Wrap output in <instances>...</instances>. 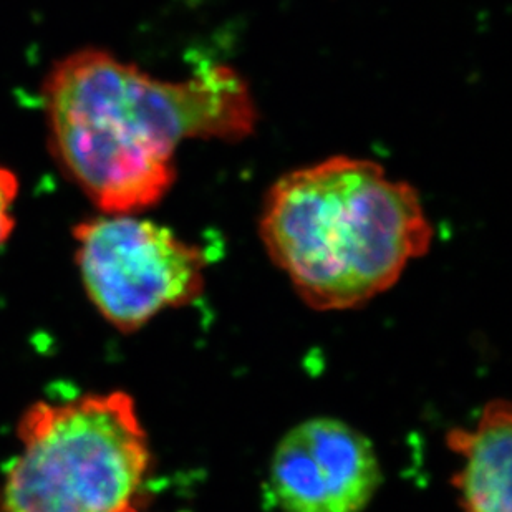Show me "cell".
<instances>
[{
  "label": "cell",
  "instance_id": "obj_1",
  "mask_svg": "<svg viewBox=\"0 0 512 512\" xmlns=\"http://www.w3.org/2000/svg\"><path fill=\"white\" fill-rule=\"evenodd\" d=\"M50 145L105 214H135L173 186L174 150L188 138L251 135L256 105L232 68L163 82L103 50L63 58L44 87Z\"/></svg>",
  "mask_w": 512,
  "mask_h": 512
},
{
  "label": "cell",
  "instance_id": "obj_2",
  "mask_svg": "<svg viewBox=\"0 0 512 512\" xmlns=\"http://www.w3.org/2000/svg\"><path fill=\"white\" fill-rule=\"evenodd\" d=\"M261 237L310 307L345 310L397 284L430 249L433 229L410 184L372 161L337 156L272 186Z\"/></svg>",
  "mask_w": 512,
  "mask_h": 512
},
{
  "label": "cell",
  "instance_id": "obj_3",
  "mask_svg": "<svg viewBox=\"0 0 512 512\" xmlns=\"http://www.w3.org/2000/svg\"><path fill=\"white\" fill-rule=\"evenodd\" d=\"M22 453L0 488V512H128L150 466L128 393L37 401L19 423Z\"/></svg>",
  "mask_w": 512,
  "mask_h": 512
},
{
  "label": "cell",
  "instance_id": "obj_4",
  "mask_svg": "<svg viewBox=\"0 0 512 512\" xmlns=\"http://www.w3.org/2000/svg\"><path fill=\"white\" fill-rule=\"evenodd\" d=\"M73 237L88 297L121 332L203 292L206 257L170 229L133 214H105L78 224Z\"/></svg>",
  "mask_w": 512,
  "mask_h": 512
},
{
  "label": "cell",
  "instance_id": "obj_5",
  "mask_svg": "<svg viewBox=\"0 0 512 512\" xmlns=\"http://www.w3.org/2000/svg\"><path fill=\"white\" fill-rule=\"evenodd\" d=\"M378 484L370 441L339 420L295 426L272 459V494L284 512H362Z\"/></svg>",
  "mask_w": 512,
  "mask_h": 512
},
{
  "label": "cell",
  "instance_id": "obj_6",
  "mask_svg": "<svg viewBox=\"0 0 512 512\" xmlns=\"http://www.w3.org/2000/svg\"><path fill=\"white\" fill-rule=\"evenodd\" d=\"M448 446L464 459L455 476L464 512H511L512 416L508 401L494 400L473 430L448 433Z\"/></svg>",
  "mask_w": 512,
  "mask_h": 512
},
{
  "label": "cell",
  "instance_id": "obj_7",
  "mask_svg": "<svg viewBox=\"0 0 512 512\" xmlns=\"http://www.w3.org/2000/svg\"><path fill=\"white\" fill-rule=\"evenodd\" d=\"M19 194V179L12 171L0 166V247L4 246L14 231L15 219L12 206Z\"/></svg>",
  "mask_w": 512,
  "mask_h": 512
},
{
  "label": "cell",
  "instance_id": "obj_8",
  "mask_svg": "<svg viewBox=\"0 0 512 512\" xmlns=\"http://www.w3.org/2000/svg\"><path fill=\"white\" fill-rule=\"evenodd\" d=\"M128 512H138V511H136V509L133 508V509H130V511H128Z\"/></svg>",
  "mask_w": 512,
  "mask_h": 512
}]
</instances>
